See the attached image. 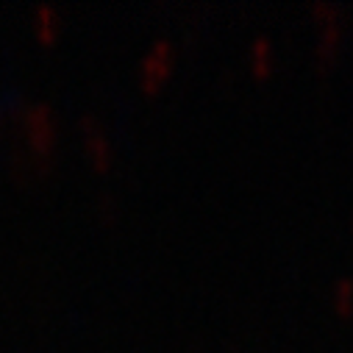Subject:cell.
<instances>
[{
	"instance_id": "cell-3",
	"label": "cell",
	"mask_w": 353,
	"mask_h": 353,
	"mask_svg": "<svg viewBox=\"0 0 353 353\" xmlns=\"http://www.w3.org/2000/svg\"><path fill=\"white\" fill-rule=\"evenodd\" d=\"M248 59H250V67L256 72H268L270 64H273V45H270V39L268 37H256L253 45H250V56Z\"/></svg>"
},
{
	"instance_id": "cell-5",
	"label": "cell",
	"mask_w": 353,
	"mask_h": 353,
	"mask_svg": "<svg viewBox=\"0 0 353 353\" xmlns=\"http://www.w3.org/2000/svg\"><path fill=\"white\" fill-rule=\"evenodd\" d=\"M312 14L320 20V23H328L336 17V6L334 3H323V0H317V3H312Z\"/></svg>"
},
{
	"instance_id": "cell-1",
	"label": "cell",
	"mask_w": 353,
	"mask_h": 353,
	"mask_svg": "<svg viewBox=\"0 0 353 353\" xmlns=\"http://www.w3.org/2000/svg\"><path fill=\"white\" fill-rule=\"evenodd\" d=\"M339 39H342V23H339V17H334V20L323 23V31H320V45H317V53H314L320 64H325V61H328V59L336 53Z\"/></svg>"
},
{
	"instance_id": "cell-4",
	"label": "cell",
	"mask_w": 353,
	"mask_h": 353,
	"mask_svg": "<svg viewBox=\"0 0 353 353\" xmlns=\"http://www.w3.org/2000/svg\"><path fill=\"white\" fill-rule=\"evenodd\" d=\"M334 306L342 314H347L353 309V281H347V279L336 281V287H334Z\"/></svg>"
},
{
	"instance_id": "cell-2",
	"label": "cell",
	"mask_w": 353,
	"mask_h": 353,
	"mask_svg": "<svg viewBox=\"0 0 353 353\" xmlns=\"http://www.w3.org/2000/svg\"><path fill=\"white\" fill-rule=\"evenodd\" d=\"M170 61H172V45H170V42H159V45L153 48V53L148 56V61H145V78H148L150 83L159 81V78L167 72Z\"/></svg>"
}]
</instances>
